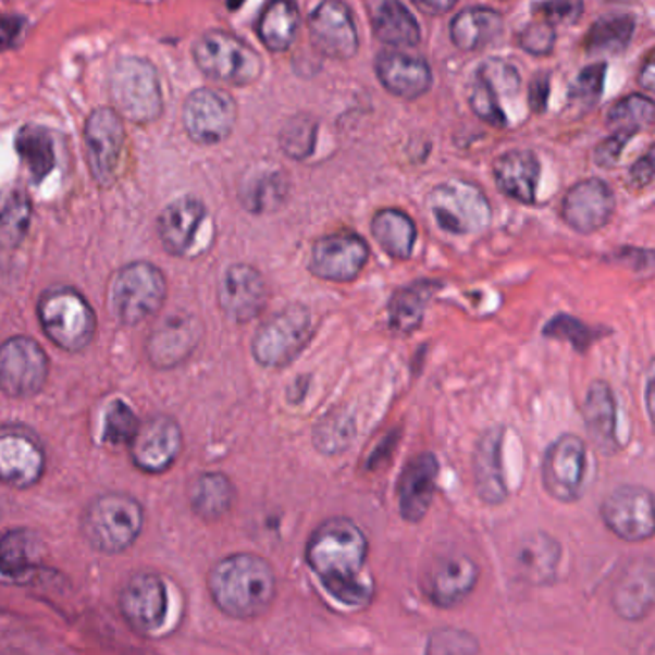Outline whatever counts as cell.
Returning <instances> with one entry per match:
<instances>
[{"label": "cell", "mask_w": 655, "mask_h": 655, "mask_svg": "<svg viewBox=\"0 0 655 655\" xmlns=\"http://www.w3.org/2000/svg\"><path fill=\"white\" fill-rule=\"evenodd\" d=\"M270 298L262 273L248 263L230 265L218 285V302L235 323H248L262 313Z\"/></svg>", "instance_id": "44dd1931"}, {"label": "cell", "mask_w": 655, "mask_h": 655, "mask_svg": "<svg viewBox=\"0 0 655 655\" xmlns=\"http://www.w3.org/2000/svg\"><path fill=\"white\" fill-rule=\"evenodd\" d=\"M316 335V318L308 306L291 304L256 331L252 356L262 368H287Z\"/></svg>", "instance_id": "ba28073f"}, {"label": "cell", "mask_w": 655, "mask_h": 655, "mask_svg": "<svg viewBox=\"0 0 655 655\" xmlns=\"http://www.w3.org/2000/svg\"><path fill=\"white\" fill-rule=\"evenodd\" d=\"M369 542L348 517H331L311 533L306 561L323 589L346 607L363 609L371 604L375 586L366 573Z\"/></svg>", "instance_id": "6da1fadb"}, {"label": "cell", "mask_w": 655, "mask_h": 655, "mask_svg": "<svg viewBox=\"0 0 655 655\" xmlns=\"http://www.w3.org/2000/svg\"><path fill=\"white\" fill-rule=\"evenodd\" d=\"M644 398H646V413L650 423H654V366L647 368L646 388H644Z\"/></svg>", "instance_id": "be15d7a7"}, {"label": "cell", "mask_w": 655, "mask_h": 655, "mask_svg": "<svg viewBox=\"0 0 655 655\" xmlns=\"http://www.w3.org/2000/svg\"><path fill=\"white\" fill-rule=\"evenodd\" d=\"M427 206L436 225L452 235H479L491 225L489 198L469 181L436 185L427 197Z\"/></svg>", "instance_id": "9c48e42d"}, {"label": "cell", "mask_w": 655, "mask_h": 655, "mask_svg": "<svg viewBox=\"0 0 655 655\" xmlns=\"http://www.w3.org/2000/svg\"><path fill=\"white\" fill-rule=\"evenodd\" d=\"M108 92L123 122L150 125L164 114L160 75L148 58H118L108 77Z\"/></svg>", "instance_id": "3957f363"}, {"label": "cell", "mask_w": 655, "mask_h": 655, "mask_svg": "<svg viewBox=\"0 0 655 655\" xmlns=\"http://www.w3.org/2000/svg\"><path fill=\"white\" fill-rule=\"evenodd\" d=\"M561 554V544L552 534L534 531L517 542L511 566L516 569L517 579L533 586H544L556 579Z\"/></svg>", "instance_id": "83f0119b"}, {"label": "cell", "mask_w": 655, "mask_h": 655, "mask_svg": "<svg viewBox=\"0 0 655 655\" xmlns=\"http://www.w3.org/2000/svg\"><path fill=\"white\" fill-rule=\"evenodd\" d=\"M396 438H398V434L393 433L388 434L385 441H381L378 448L369 456L368 469H375V467L381 466L385 459H388V454H391V450L396 446Z\"/></svg>", "instance_id": "94428289"}, {"label": "cell", "mask_w": 655, "mask_h": 655, "mask_svg": "<svg viewBox=\"0 0 655 655\" xmlns=\"http://www.w3.org/2000/svg\"><path fill=\"white\" fill-rule=\"evenodd\" d=\"M654 150H647L637 164L631 168V183L639 189H646L654 181Z\"/></svg>", "instance_id": "680465c9"}, {"label": "cell", "mask_w": 655, "mask_h": 655, "mask_svg": "<svg viewBox=\"0 0 655 655\" xmlns=\"http://www.w3.org/2000/svg\"><path fill=\"white\" fill-rule=\"evenodd\" d=\"M477 79H481L498 99L514 97L521 87L519 72L500 58H489L486 62H483L477 72Z\"/></svg>", "instance_id": "c3c4849f"}, {"label": "cell", "mask_w": 655, "mask_h": 655, "mask_svg": "<svg viewBox=\"0 0 655 655\" xmlns=\"http://www.w3.org/2000/svg\"><path fill=\"white\" fill-rule=\"evenodd\" d=\"M611 331H607V329L590 328L584 321L577 320L567 313H559L544 325V336L566 341L573 346L577 353H586L590 346L596 345L600 338H604Z\"/></svg>", "instance_id": "bcb514c9"}, {"label": "cell", "mask_w": 655, "mask_h": 655, "mask_svg": "<svg viewBox=\"0 0 655 655\" xmlns=\"http://www.w3.org/2000/svg\"><path fill=\"white\" fill-rule=\"evenodd\" d=\"M227 2V9L231 12H235V10L243 9V4H245L246 0H225Z\"/></svg>", "instance_id": "e7e4bbea"}, {"label": "cell", "mask_w": 655, "mask_h": 655, "mask_svg": "<svg viewBox=\"0 0 655 655\" xmlns=\"http://www.w3.org/2000/svg\"><path fill=\"white\" fill-rule=\"evenodd\" d=\"M170 596L164 579L156 573L133 574L120 592V611L133 631L152 634L164 627Z\"/></svg>", "instance_id": "d6986e66"}, {"label": "cell", "mask_w": 655, "mask_h": 655, "mask_svg": "<svg viewBox=\"0 0 655 655\" xmlns=\"http://www.w3.org/2000/svg\"><path fill=\"white\" fill-rule=\"evenodd\" d=\"M145 509L123 492L97 496L83 511L82 534L92 549L107 556L132 548L143 533Z\"/></svg>", "instance_id": "277c9868"}, {"label": "cell", "mask_w": 655, "mask_h": 655, "mask_svg": "<svg viewBox=\"0 0 655 655\" xmlns=\"http://www.w3.org/2000/svg\"><path fill=\"white\" fill-rule=\"evenodd\" d=\"M549 100V77L546 74H539L531 82L529 87V107L536 114H542Z\"/></svg>", "instance_id": "6f0895ef"}, {"label": "cell", "mask_w": 655, "mask_h": 655, "mask_svg": "<svg viewBox=\"0 0 655 655\" xmlns=\"http://www.w3.org/2000/svg\"><path fill=\"white\" fill-rule=\"evenodd\" d=\"M208 592L223 615L246 621L270 609L277 594V579L268 559L238 552L223 557L210 569Z\"/></svg>", "instance_id": "7a4b0ae2"}, {"label": "cell", "mask_w": 655, "mask_h": 655, "mask_svg": "<svg viewBox=\"0 0 655 655\" xmlns=\"http://www.w3.org/2000/svg\"><path fill=\"white\" fill-rule=\"evenodd\" d=\"M110 310L127 328H135L162 310L168 296L164 271L137 260L123 265L110 283Z\"/></svg>", "instance_id": "52a82bcc"}, {"label": "cell", "mask_w": 655, "mask_h": 655, "mask_svg": "<svg viewBox=\"0 0 655 655\" xmlns=\"http://www.w3.org/2000/svg\"><path fill=\"white\" fill-rule=\"evenodd\" d=\"M441 464L433 452L411 458L398 479V509L404 521L419 523L433 504Z\"/></svg>", "instance_id": "d4e9b609"}, {"label": "cell", "mask_w": 655, "mask_h": 655, "mask_svg": "<svg viewBox=\"0 0 655 655\" xmlns=\"http://www.w3.org/2000/svg\"><path fill=\"white\" fill-rule=\"evenodd\" d=\"M606 74V62H596V64L584 67L581 74L574 77L573 85L569 89V100L573 102L574 107L589 108L598 102L604 92Z\"/></svg>", "instance_id": "681fc988"}, {"label": "cell", "mask_w": 655, "mask_h": 655, "mask_svg": "<svg viewBox=\"0 0 655 655\" xmlns=\"http://www.w3.org/2000/svg\"><path fill=\"white\" fill-rule=\"evenodd\" d=\"M300 29V10L295 0H268L256 22V34L265 49L285 52Z\"/></svg>", "instance_id": "d590c367"}, {"label": "cell", "mask_w": 655, "mask_h": 655, "mask_svg": "<svg viewBox=\"0 0 655 655\" xmlns=\"http://www.w3.org/2000/svg\"><path fill=\"white\" fill-rule=\"evenodd\" d=\"M637 22L631 14H611L594 22L584 37L586 52H609L619 54L632 41Z\"/></svg>", "instance_id": "b9f144b4"}, {"label": "cell", "mask_w": 655, "mask_h": 655, "mask_svg": "<svg viewBox=\"0 0 655 655\" xmlns=\"http://www.w3.org/2000/svg\"><path fill=\"white\" fill-rule=\"evenodd\" d=\"M311 47L323 57L348 60L360 49L353 12L343 0H323L308 20Z\"/></svg>", "instance_id": "ffe728a7"}, {"label": "cell", "mask_w": 655, "mask_h": 655, "mask_svg": "<svg viewBox=\"0 0 655 655\" xmlns=\"http://www.w3.org/2000/svg\"><path fill=\"white\" fill-rule=\"evenodd\" d=\"M504 441L506 427H491L479 438L473 454V481L479 498L489 506H500L508 500L509 486L504 471Z\"/></svg>", "instance_id": "484cf974"}, {"label": "cell", "mask_w": 655, "mask_h": 655, "mask_svg": "<svg viewBox=\"0 0 655 655\" xmlns=\"http://www.w3.org/2000/svg\"><path fill=\"white\" fill-rule=\"evenodd\" d=\"M37 320L52 345L64 353H83L97 335V313L89 300L67 285L50 287L39 296Z\"/></svg>", "instance_id": "5b68a950"}, {"label": "cell", "mask_w": 655, "mask_h": 655, "mask_svg": "<svg viewBox=\"0 0 655 655\" xmlns=\"http://www.w3.org/2000/svg\"><path fill=\"white\" fill-rule=\"evenodd\" d=\"M481 650L479 642L471 632L459 629H438L429 637L427 654H477Z\"/></svg>", "instance_id": "f907efd6"}, {"label": "cell", "mask_w": 655, "mask_h": 655, "mask_svg": "<svg viewBox=\"0 0 655 655\" xmlns=\"http://www.w3.org/2000/svg\"><path fill=\"white\" fill-rule=\"evenodd\" d=\"M14 147L29 173V180L34 181V185H41L57 165L54 140L50 137L49 129L37 123H27L17 132Z\"/></svg>", "instance_id": "f35d334b"}, {"label": "cell", "mask_w": 655, "mask_h": 655, "mask_svg": "<svg viewBox=\"0 0 655 655\" xmlns=\"http://www.w3.org/2000/svg\"><path fill=\"white\" fill-rule=\"evenodd\" d=\"M202 323L189 311H170L156 321L145 343L150 366L156 369H173L189 360L202 341Z\"/></svg>", "instance_id": "9a60e30c"}, {"label": "cell", "mask_w": 655, "mask_h": 655, "mask_svg": "<svg viewBox=\"0 0 655 655\" xmlns=\"http://www.w3.org/2000/svg\"><path fill=\"white\" fill-rule=\"evenodd\" d=\"M187 498L195 516L202 521H218L230 514L237 498V491L225 473L206 471L193 479Z\"/></svg>", "instance_id": "836d02e7"}, {"label": "cell", "mask_w": 655, "mask_h": 655, "mask_svg": "<svg viewBox=\"0 0 655 655\" xmlns=\"http://www.w3.org/2000/svg\"><path fill=\"white\" fill-rule=\"evenodd\" d=\"M654 598V561L652 557H644L622 571L615 584L611 606L625 621H642L652 614Z\"/></svg>", "instance_id": "f1b7e54d"}, {"label": "cell", "mask_w": 655, "mask_h": 655, "mask_svg": "<svg viewBox=\"0 0 655 655\" xmlns=\"http://www.w3.org/2000/svg\"><path fill=\"white\" fill-rule=\"evenodd\" d=\"M318 132L320 125L311 115H293L279 133V147L293 160H306L316 150Z\"/></svg>", "instance_id": "ee69618b"}, {"label": "cell", "mask_w": 655, "mask_h": 655, "mask_svg": "<svg viewBox=\"0 0 655 655\" xmlns=\"http://www.w3.org/2000/svg\"><path fill=\"white\" fill-rule=\"evenodd\" d=\"M479 582V566L466 554H448L434 559L423 579L427 598L441 609L464 604Z\"/></svg>", "instance_id": "603a6c76"}, {"label": "cell", "mask_w": 655, "mask_h": 655, "mask_svg": "<svg viewBox=\"0 0 655 655\" xmlns=\"http://www.w3.org/2000/svg\"><path fill=\"white\" fill-rule=\"evenodd\" d=\"M193 60L198 70L212 82L246 87L263 74V60L248 42L237 35L210 29L193 42Z\"/></svg>", "instance_id": "8992f818"}, {"label": "cell", "mask_w": 655, "mask_h": 655, "mask_svg": "<svg viewBox=\"0 0 655 655\" xmlns=\"http://www.w3.org/2000/svg\"><path fill=\"white\" fill-rule=\"evenodd\" d=\"M50 361L32 336L16 335L0 345V393L9 398H34L49 381Z\"/></svg>", "instance_id": "7c38bea8"}, {"label": "cell", "mask_w": 655, "mask_h": 655, "mask_svg": "<svg viewBox=\"0 0 655 655\" xmlns=\"http://www.w3.org/2000/svg\"><path fill=\"white\" fill-rule=\"evenodd\" d=\"M127 446L137 469L155 475L165 473L181 456L183 431L175 419L156 413L140 423Z\"/></svg>", "instance_id": "e0dca14e"}, {"label": "cell", "mask_w": 655, "mask_h": 655, "mask_svg": "<svg viewBox=\"0 0 655 655\" xmlns=\"http://www.w3.org/2000/svg\"><path fill=\"white\" fill-rule=\"evenodd\" d=\"M373 34L394 49H411L421 42V27L400 0H385L373 17Z\"/></svg>", "instance_id": "60d3db41"}, {"label": "cell", "mask_w": 655, "mask_h": 655, "mask_svg": "<svg viewBox=\"0 0 655 655\" xmlns=\"http://www.w3.org/2000/svg\"><path fill=\"white\" fill-rule=\"evenodd\" d=\"M494 181L500 193L521 205H534L541 181V162L531 150H509L494 162Z\"/></svg>", "instance_id": "1f68e13d"}, {"label": "cell", "mask_w": 655, "mask_h": 655, "mask_svg": "<svg viewBox=\"0 0 655 655\" xmlns=\"http://www.w3.org/2000/svg\"><path fill=\"white\" fill-rule=\"evenodd\" d=\"M125 122L112 107L95 108L83 125V148L90 177L100 189L114 187L123 147H125Z\"/></svg>", "instance_id": "30bf717a"}, {"label": "cell", "mask_w": 655, "mask_h": 655, "mask_svg": "<svg viewBox=\"0 0 655 655\" xmlns=\"http://www.w3.org/2000/svg\"><path fill=\"white\" fill-rule=\"evenodd\" d=\"M502 32L504 20L500 12L486 7L461 10L450 24L452 42L464 52L484 49L496 41Z\"/></svg>", "instance_id": "e575fe53"}, {"label": "cell", "mask_w": 655, "mask_h": 655, "mask_svg": "<svg viewBox=\"0 0 655 655\" xmlns=\"http://www.w3.org/2000/svg\"><path fill=\"white\" fill-rule=\"evenodd\" d=\"M140 421L137 413L133 411L127 401L115 400L108 404L104 411V423H102V441L112 446L129 444L139 429Z\"/></svg>", "instance_id": "7dc6e473"}, {"label": "cell", "mask_w": 655, "mask_h": 655, "mask_svg": "<svg viewBox=\"0 0 655 655\" xmlns=\"http://www.w3.org/2000/svg\"><path fill=\"white\" fill-rule=\"evenodd\" d=\"M42 542L29 529H12L0 536V581H32L41 567Z\"/></svg>", "instance_id": "d6a6232c"}, {"label": "cell", "mask_w": 655, "mask_h": 655, "mask_svg": "<svg viewBox=\"0 0 655 655\" xmlns=\"http://www.w3.org/2000/svg\"><path fill=\"white\" fill-rule=\"evenodd\" d=\"M413 4L427 16H443L458 4V0H413Z\"/></svg>", "instance_id": "91938a15"}, {"label": "cell", "mask_w": 655, "mask_h": 655, "mask_svg": "<svg viewBox=\"0 0 655 655\" xmlns=\"http://www.w3.org/2000/svg\"><path fill=\"white\" fill-rule=\"evenodd\" d=\"M375 72L391 95L413 100L423 97L433 85V72L425 60L400 50H383L375 58Z\"/></svg>", "instance_id": "4316f807"}, {"label": "cell", "mask_w": 655, "mask_h": 655, "mask_svg": "<svg viewBox=\"0 0 655 655\" xmlns=\"http://www.w3.org/2000/svg\"><path fill=\"white\" fill-rule=\"evenodd\" d=\"M654 52H650L646 60H644V64H642V70H640L639 82L644 89L654 90Z\"/></svg>", "instance_id": "6125c7cd"}, {"label": "cell", "mask_w": 655, "mask_h": 655, "mask_svg": "<svg viewBox=\"0 0 655 655\" xmlns=\"http://www.w3.org/2000/svg\"><path fill=\"white\" fill-rule=\"evenodd\" d=\"M34 220V205L27 190L10 185L0 190V248L14 250L24 243Z\"/></svg>", "instance_id": "ab89813d"}, {"label": "cell", "mask_w": 655, "mask_h": 655, "mask_svg": "<svg viewBox=\"0 0 655 655\" xmlns=\"http://www.w3.org/2000/svg\"><path fill=\"white\" fill-rule=\"evenodd\" d=\"M632 137H634V135H631V133H611V135L602 140L598 147H596V150H594V162L602 165V168H611V165L617 164L619 158H621L622 150L629 145V140H631Z\"/></svg>", "instance_id": "11a10c76"}, {"label": "cell", "mask_w": 655, "mask_h": 655, "mask_svg": "<svg viewBox=\"0 0 655 655\" xmlns=\"http://www.w3.org/2000/svg\"><path fill=\"white\" fill-rule=\"evenodd\" d=\"M206 218V205L195 195H183L165 206L156 218V233L165 252L175 258L187 255Z\"/></svg>", "instance_id": "cb8c5ba5"}, {"label": "cell", "mask_w": 655, "mask_h": 655, "mask_svg": "<svg viewBox=\"0 0 655 655\" xmlns=\"http://www.w3.org/2000/svg\"><path fill=\"white\" fill-rule=\"evenodd\" d=\"M47 452L39 434L22 423L0 425V483L25 491L41 481Z\"/></svg>", "instance_id": "4fadbf2b"}, {"label": "cell", "mask_w": 655, "mask_h": 655, "mask_svg": "<svg viewBox=\"0 0 655 655\" xmlns=\"http://www.w3.org/2000/svg\"><path fill=\"white\" fill-rule=\"evenodd\" d=\"M237 118V100L227 90L212 87L193 90L181 110L187 137L200 147H215L230 139Z\"/></svg>", "instance_id": "8fae6325"}, {"label": "cell", "mask_w": 655, "mask_h": 655, "mask_svg": "<svg viewBox=\"0 0 655 655\" xmlns=\"http://www.w3.org/2000/svg\"><path fill=\"white\" fill-rule=\"evenodd\" d=\"M654 120V100L644 95H631L627 99L619 100L607 115V123L614 127V132L631 133V135L652 127Z\"/></svg>", "instance_id": "7bdbcfd3"}, {"label": "cell", "mask_w": 655, "mask_h": 655, "mask_svg": "<svg viewBox=\"0 0 655 655\" xmlns=\"http://www.w3.org/2000/svg\"><path fill=\"white\" fill-rule=\"evenodd\" d=\"M27 27V20L16 14L0 16V52L16 49Z\"/></svg>", "instance_id": "9f6ffc18"}, {"label": "cell", "mask_w": 655, "mask_h": 655, "mask_svg": "<svg viewBox=\"0 0 655 655\" xmlns=\"http://www.w3.org/2000/svg\"><path fill=\"white\" fill-rule=\"evenodd\" d=\"M609 2H615V4H634L637 0H609Z\"/></svg>", "instance_id": "03108f58"}, {"label": "cell", "mask_w": 655, "mask_h": 655, "mask_svg": "<svg viewBox=\"0 0 655 655\" xmlns=\"http://www.w3.org/2000/svg\"><path fill=\"white\" fill-rule=\"evenodd\" d=\"M589 466L586 444L577 434H561L549 444L542 461V483L554 500L573 504L582 496Z\"/></svg>", "instance_id": "5bb4252c"}, {"label": "cell", "mask_w": 655, "mask_h": 655, "mask_svg": "<svg viewBox=\"0 0 655 655\" xmlns=\"http://www.w3.org/2000/svg\"><path fill=\"white\" fill-rule=\"evenodd\" d=\"M607 529L627 542H646L654 536V494L646 486L622 484L602 504Z\"/></svg>", "instance_id": "2e32d148"}, {"label": "cell", "mask_w": 655, "mask_h": 655, "mask_svg": "<svg viewBox=\"0 0 655 655\" xmlns=\"http://www.w3.org/2000/svg\"><path fill=\"white\" fill-rule=\"evenodd\" d=\"M354 436V419L338 411L329 413L328 418L321 419L320 423L313 427V446L325 456H338L348 450Z\"/></svg>", "instance_id": "f6af8a7d"}, {"label": "cell", "mask_w": 655, "mask_h": 655, "mask_svg": "<svg viewBox=\"0 0 655 655\" xmlns=\"http://www.w3.org/2000/svg\"><path fill=\"white\" fill-rule=\"evenodd\" d=\"M614 212V190L598 177L579 181L561 200V220L581 235L604 230Z\"/></svg>", "instance_id": "7402d4cb"}, {"label": "cell", "mask_w": 655, "mask_h": 655, "mask_svg": "<svg viewBox=\"0 0 655 655\" xmlns=\"http://www.w3.org/2000/svg\"><path fill=\"white\" fill-rule=\"evenodd\" d=\"M369 260V246L358 233L341 231L318 238L311 248L310 271L331 283H350Z\"/></svg>", "instance_id": "ac0fdd59"}, {"label": "cell", "mask_w": 655, "mask_h": 655, "mask_svg": "<svg viewBox=\"0 0 655 655\" xmlns=\"http://www.w3.org/2000/svg\"><path fill=\"white\" fill-rule=\"evenodd\" d=\"M371 233L379 246L394 260H408L413 255L418 227L408 213L396 208L381 210L371 222Z\"/></svg>", "instance_id": "74e56055"}, {"label": "cell", "mask_w": 655, "mask_h": 655, "mask_svg": "<svg viewBox=\"0 0 655 655\" xmlns=\"http://www.w3.org/2000/svg\"><path fill=\"white\" fill-rule=\"evenodd\" d=\"M441 288L436 281H416L394 291L388 302V325L398 335H411L425 320L427 304Z\"/></svg>", "instance_id": "8d00e7d4"}, {"label": "cell", "mask_w": 655, "mask_h": 655, "mask_svg": "<svg viewBox=\"0 0 655 655\" xmlns=\"http://www.w3.org/2000/svg\"><path fill=\"white\" fill-rule=\"evenodd\" d=\"M556 29L548 22H533L527 25L523 32L517 37L519 47L533 57H548L549 52L556 47Z\"/></svg>", "instance_id": "f5cc1de1"}, {"label": "cell", "mask_w": 655, "mask_h": 655, "mask_svg": "<svg viewBox=\"0 0 655 655\" xmlns=\"http://www.w3.org/2000/svg\"><path fill=\"white\" fill-rule=\"evenodd\" d=\"M287 197V175L275 164L252 165L238 181V202L255 215L277 212Z\"/></svg>", "instance_id": "4dcf8cb0"}, {"label": "cell", "mask_w": 655, "mask_h": 655, "mask_svg": "<svg viewBox=\"0 0 655 655\" xmlns=\"http://www.w3.org/2000/svg\"><path fill=\"white\" fill-rule=\"evenodd\" d=\"M534 12L548 24H571L582 14V0H544Z\"/></svg>", "instance_id": "db71d44e"}, {"label": "cell", "mask_w": 655, "mask_h": 655, "mask_svg": "<svg viewBox=\"0 0 655 655\" xmlns=\"http://www.w3.org/2000/svg\"><path fill=\"white\" fill-rule=\"evenodd\" d=\"M469 104H471V110L475 112L479 120H483L492 127H506L508 120H506V114L502 110L500 99L481 79H477L473 89H471Z\"/></svg>", "instance_id": "816d5d0a"}, {"label": "cell", "mask_w": 655, "mask_h": 655, "mask_svg": "<svg viewBox=\"0 0 655 655\" xmlns=\"http://www.w3.org/2000/svg\"><path fill=\"white\" fill-rule=\"evenodd\" d=\"M582 418L596 450L606 456H614L621 450L617 400L609 383L598 379L589 386L586 400L582 406Z\"/></svg>", "instance_id": "f546056e"}]
</instances>
